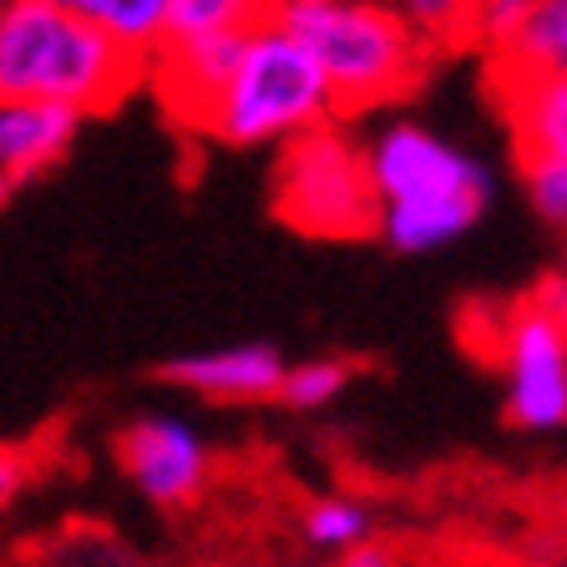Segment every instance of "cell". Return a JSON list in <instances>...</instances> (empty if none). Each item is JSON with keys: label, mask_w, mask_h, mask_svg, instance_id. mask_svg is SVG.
Masks as SVG:
<instances>
[{"label": "cell", "mask_w": 567, "mask_h": 567, "mask_svg": "<svg viewBox=\"0 0 567 567\" xmlns=\"http://www.w3.org/2000/svg\"><path fill=\"white\" fill-rule=\"evenodd\" d=\"M375 234L395 254H436L466 238L492 203V173L461 142L395 117L365 137Z\"/></svg>", "instance_id": "cell-1"}, {"label": "cell", "mask_w": 567, "mask_h": 567, "mask_svg": "<svg viewBox=\"0 0 567 567\" xmlns=\"http://www.w3.org/2000/svg\"><path fill=\"white\" fill-rule=\"evenodd\" d=\"M147 71V56L47 0H16L0 16V102L66 106L76 117H96L127 102Z\"/></svg>", "instance_id": "cell-2"}, {"label": "cell", "mask_w": 567, "mask_h": 567, "mask_svg": "<svg viewBox=\"0 0 567 567\" xmlns=\"http://www.w3.org/2000/svg\"><path fill=\"white\" fill-rule=\"evenodd\" d=\"M324 122H340L324 71L269 16L244 35L234 71L198 112L193 132L224 142V147H284Z\"/></svg>", "instance_id": "cell-3"}, {"label": "cell", "mask_w": 567, "mask_h": 567, "mask_svg": "<svg viewBox=\"0 0 567 567\" xmlns=\"http://www.w3.org/2000/svg\"><path fill=\"white\" fill-rule=\"evenodd\" d=\"M274 21L324 71L340 117L401 102L431 61L385 0H279Z\"/></svg>", "instance_id": "cell-4"}, {"label": "cell", "mask_w": 567, "mask_h": 567, "mask_svg": "<svg viewBox=\"0 0 567 567\" xmlns=\"http://www.w3.org/2000/svg\"><path fill=\"white\" fill-rule=\"evenodd\" d=\"M274 213L305 238H365L375 234V188H370L365 142L340 122L284 142L274 163Z\"/></svg>", "instance_id": "cell-5"}, {"label": "cell", "mask_w": 567, "mask_h": 567, "mask_svg": "<svg viewBox=\"0 0 567 567\" xmlns=\"http://www.w3.org/2000/svg\"><path fill=\"white\" fill-rule=\"evenodd\" d=\"M492 360L502 375L507 421L527 436L567 431V324L553 299L532 295L502 309L492 330Z\"/></svg>", "instance_id": "cell-6"}, {"label": "cell", "mask_w": 567, "mask_h": 567, "mask_svg": "<svg viewBox=\"0 0 567 567\" xmlns=\"http://www.w3.org/2000/svg\"><path fill=\"white\" fill-rule=\"evenodd\" d=\"M117 461L142 502H153V507H188L208 486L213 446L188 415L147 411L117 436Z\"/></svg>", "instance_id": "cell-7"}, {"label": "cell", "mask_w": 567, "mask_h": 567, "mask_svg": "<svg viewBox=\"0 0 567 567\" xmlns=\"http://www.w3.org/2000/svg\"><path fill=\"white\" fill-rule=\"evenodd\" d=\"M284 360L274 344L264 340H238V344H208V350L173 354L163 365V380L203 401H224V405H254L274 401L284 380Z\"/></svg>", "instance_id": "cell-8"}, {"label": "cell", "mask_w": 567, "mask_h": 567, "mask_svg": "<svg viewBox=\"0 0 567 567\" xmlns=\"http://www.w3.org/2000/svg\"><path fill=\"white\" fill-rule=\"evenodd\" d=\"M82 122L86 117L66 106L0 102V208L71 153V142L82 137Z\"/></svg>", "instance_id": "cell-9"}, {"label": "cell", "mask_w": 567, "mask_h": 567, "mask_svg": "<svg viewBox=\"0 0 567 567\" xmlns=\"http://www.w3.org/2000/svg\"><path fill=\"white\" fill-rule=\"evenodd\" d=\"M492 76L567 82V0H537L517 25L486 41Z\"/></svg>", "instance_id": "cell-10"}, {"label": "cell", "mask_w": 567, "mask_h": 567, "mask_svg": "<svg viewBox=\"0 0 567 567\" xmlns=\"http://www.w3.org/2000/svg\"><path fill=\"white\" fill-rule=\"evenodd\" d=\"M492 82L517 153L567 157V82H532V76H492Z\"/></svg>", "instance_id": "cell-11"}, {"label": "cell", "mask_w": 567, "mask_h": 567, "mask_svg": "<svg viewBox=\"0 0 567 567\" xmlns=\"http://www.w3.org/2000/svg\"><path fill=\"white\" fill-rule=\"evenodd\" d=\"M47 6L102 25L112 41H122L127 51H137V56H147V61L163 51L167 11H173V0H47Z\"/></svg>", "instance_id": "cell-12"}, {"label": "cell", "mask_w": 567, "mask_h": 567, "mask_svg": "<svg viewBox=\"0 0 567 567\" xmlns=\"http://www.w3.org/2000/svg\"><path fill=\"white\" fill-rule=\"evenodd\" d=\"M431 56L482 41V0H385Z\"/></svg>", "instance_id": "cell-13"}, {"label": "cell", "mask_w": 567, "mask_h": 567, "mask_svg": "<svg viewBox=\"0 0 567 567\" xmlns=\"http://www.w3.org/2000/svg\"><path fill=\"white\" fill-rule=\"evenodd\" d=\"M269 16H274V0H173V11H167V41L244 35L259 21H269Z\"/></svg>", "instance_id": "cell-14"}, {"label": "cell", "mask_w": 567, "mask_h": 567, "mask_svg": "<svg viewBox=\"0 0 567 567\" xmlns=\"http://www.w3.org/2000/svg\"><path fill=\"white\" fill-rule=\"evenodd\" d=\"M350 375H354V370L344 365V360H334V354L289 360V365H284V380H279V395H274V401H279L284 411H299V415L330 411L344 390H350Z\"/></svg>", "instance_id": "cell-15"}, {"label": "cell", "mask_w": 567, "mask_h": 567, "mask_svg": "<svg viewBox=\"0 0 567 567\" xmlns=\"http://www.w3.org/2000/svg\"><path fill=\"white\" fill-rule=\"evenodd\" d=\"M305 543L319 547V553H350V547L370 543V527H375V517H370L365 502H354V496L344 492H330V496H315L305 507Z\"/></svg>", "instance_id": "cell-16"}, {"label": "cell", "mask_w": 567, "mask_h": 567, "mask_svg": "<svg viewBox=\"0 0 567 567\" xmlns=\"http://www.w3.org/2000/svg\"><path fill=\"white\" fill-rule=\"evenodd\" d=\"M522 188H527L532 213H537L547 228L567 234V157L527 153L522 157Z\"/></svg>", "instance_id": "cell-17"}, {"label": "cell", "mask_w": 567, "mask_h": 567, "mask_svg": "<svg viewBox=\"0 0 567 567\" xmlns=\"http://www.w3.org/2000/svg\"><path fill=\"white\" fill-rule=\"evenodd\" d=\"M532 6H537V0H482V47L496 41L507 25H517Z\"/></svg>", "instance_id": "cell-18"}, {"label": "cell", "mask_w": 567, "mask_h": 567, "mask_svg": "<svg viewBox=\"0 0 567 567\" xmlns=\"http://www.w3.org/2000/svg\"><path fill=\"white\" fill-rule=\"evenodd\" d=\"M340 567H401V557H395V547H385V543H360V547H350V553H340Z\"/></svg>", "instance_id": "cell-19"}, {"label": "cell", "mask_w": 567, "mask_h": 567, "mask_svg": "<svg viewBox=\"0 0 567 567\" xmlns=\"http://www.w3.org/2000/svg\"><path fill=\"white\" fill-rule=\"evenodd\" d=\"M21 486H25V461L11 456V451H0V512L21 496Z\"/></svg>", "instance_id": "cell-20"}, {"label": "cell", "mask_w": 567, "mask_h": 567, "mask_svg": "<svg viewBox=\"0 0 567 567\" xmlns=\"http://www.w3.org/2000/svg\"><path fill=\"white\" fill-rule=\"evenodd\" d=\"M543 295H547V299H553L557 319H563V324H567V259H563V269H557V279H553V284H547Z\"/></svg>", "instance_id": "cell-21"}, {"label": "cell", "mask_w": 567, "mask_h": 567, "mask_svg": "<svg viewBox=\"0 0 567 567\" xmlns=\"http://www.w3.org/2000/svg\"><path fill=\"white\" fill-rule=\"evenodd\" d=\"M11 6H16V0H0V16H6V11H11Z\"/></svg>", "instance_id": "cell-22"}, {"label": "cell", "mask_w": 567, "mask_h": 567, "mask_svg": "<svg viewBox=\"0 0 567 567\" xmlns=\"http://www.w3.org/2000/svg\"><path fill=\"white\" fill-rule=\"evenodd\" d=\"M274 6H279V0H274Z\"/></svg>", "instance_id": "cell-23"}]
</instances>
